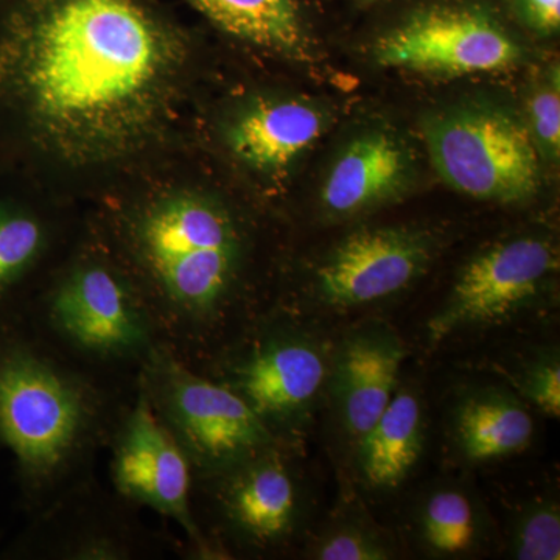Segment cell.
I'll return each instance as SVG.
<instances>
[{"instance_id":"19","label":"cell","mask_w":560,"mask_h":560,"mask_svg":"<svg viewBox=\"0 0 560 560\" xmlns=\"http://www.w3.org/2000/svg\"><path fill=\"white\" fill-rule=\"evenodd\" d=\"M357 466L374 489H394L415 469L423 445L422 405L410 390L394 394L388 407L355 441Z\"/></svg>"},{"instance_id":"12","label":"cell","mask_w":560,"mask_h":560,"mask_svg":"<svg viewBox=\"0 0 560 560\" xmlns=\"http://www.w3.org/2000/svg\"><path fill=\"white\" fill-rule=\"evenodd\" d=\"M559 271L555 243L521 235L475 254L455 280L444 307L429 323V340L492 326L528 311Z\"/></svg>"},{"instance_id":"16","label":"cell","mask_w":560,"mask_h":560,"mask_svg":"<svg viewBox=\"0 0 560 560\" xmlns=\"http://www.w3.org/2000/svg\"><path fill=\"white\" fill-rule=\"evenodd\" d=\"M329 128V113L301 98L248 106L228 130L235 156L254 171L275 173L293 164Z\"/></svg>"},{"instance_id":"24","label":"cell","mask_w":560,"mask_h":560,"mask_svg":"<svg viewBox=\"0 0 560 560\" xmlns=\"http://www.w3.org/2000/svg\"><path fill=\"white\" fill-rule=\"evenodd\" d=\"M530 138L540 158L558 161L560 154V80L559 68L551 69L528 101V120H525Z\"/></svg>"},{"instance_id":"27","label":"cell","mask_w":560,"mask_h":560,"mask_svg":"<svg viewBox=\"0 0 560 560\" xmlns=\"http://www.w3.org/2000/svg\"><path fill=\"white\" fill-rule=\"evenodd\" d=\"M363 2L371 3V2H377V0H363Z\"/></svg>"},{"instance_id":"11","label":"cell","mask_w":560,"mask_h":560,"mask_svg":"<svg viewBox=\"0 0 560 560\" xmlns=\"http://www.w3.org/2000/svg\"><path fill=\"white\" fill-rule=\"evenodd\" d=\"M523 51L488 11L474 5H434L415 11L383 33L374 46L385 68L433 77L503 72L521 62Z\"/></svg>"},{"instance_id":"14","label":"cell","mask_w":560,"mask_h":560,"mask_svg":"<svg viewBox=\"0 0 560 560\" xmlns=\"http://www.w3.org/2000/svg\"><path fill=\"white\" fill-rule=\"evenodd\" d=\"M412 178L407 145L393 132L366 131L338 154L320 187V208L329 219H355L399 200Z\"/></svg>"},{"instance_id":"1","label":"cell","mask_w":560,"mask_h":560,"mask_svg":"<svg viewBox=\"0 0 560 560\" xmlns=\"http://www.w3.org/2000/svg\"><path fill=\"white\" fill-rule=\"evenodd\" d=\"M184 50L153 0H0V150L130 153L164 119Z\"/></svg>"},{"instance_id":"7","label":"cell","mask_w":560,"mask_h":560,"mask_svg":"<svg viewBox=\"0 0 560 560\" xmlns=\"http://www.w3.org/2000/svg\"><path fill=\"white\" fill-rule=\"evenodd\" d=\"M434 171L475 200L518 205L540 187V154L525 120L492 105H463L423 121Z\"/></svg>"},{"instance_id":"4","label":"cell","mask_w":560,"mask_h":560,"mask_svg":"<svg viewBox=\"0 0 560 560\" xmlns=\"http://www.w3.org/2000/svg\"><path fill=\"white\" fill-rule=\"evenodd\" d=\"M55 268L33 294L22 319L86 370L138 381L161 345L127 272L98 241L81 246Z\"/></svg>"},{"instance_id":"23","label":"cell","mask_w":560,"mask_h":560,"mask_svg":"<svg viewBox=\"0 0 560 560\" xmlns=\"http://www.w3.org/2000/svg\"><path fill=\"white\" fill-rule=\"evenodd\" d=\"M313 559L386 560L394 556L390 541L366 523L345 522L329 528L311 547Z\"/></svg>"},{"instance_id":"10","label":"cell","mask_w":560,"mask_h":560,"mask_svg":"<svg viewBox=\"0 0 560 560\" xmlns=\"http://www.w3.org/2000/svg\"><path fill=\"white\" fill-rule=\"evenodd\" d=\"M109 486L139 510L168 518L183 533L184 555L213 559L194 511V470L186 453L151 407L138 381L110 434Z\"/></svg>"},{"instance_id":"5","label":"cell","mask_w":560,"mask_h":560,"mask_svg":"<svg viewBox=\"0 0 560 560\" xmlns=\"http://www.w3.org/2000/svg\"><path fill=\"white\" fill-rule=\"evenodd\" d=\"M191 511L213 559L285 550L304 518V492L290 442L219 474L194 477Z\"/></svg>"},{"instance_id":"26","label":"cell","mask_w":560,"mask_h":560,"mask_svg":"<svg viewBox=\"0 0 560 560\" xmlns=\"http://www.w3.org/2000/svg\"><path fill=\"white\" fill-rule=\"evenodd\" d=\"M523 24L539 35H555L560 27V0H512Z\"/></svg>"},{"instance_id":"3","label":"cell","mask_w":560,"mask_h":560,"mask_svg":"<svg viewBox=\"0 0 560 560\" xmlns=\"http://www.w3.org/2000/svg\"><path fill=\"white\" fill-rule=\"evenodd\" d=\"M136 386L68 359L24 319L0 326V451L25 518L94 477Z\"/></svg>"},{"instance_id":"15","label":"cell","mask_w":560,"mask_h":560,"mask_svg":"<svg viewBox=\"0 0 560 560\" xmlns=\"http://www.w3.org/2000/svg\"><path fill=\"white\" fill-rule=\"evenodd\" d=\"M405 359L399 335L383 324H368L341 342L334 361V397L345 429L359 440L396 394Z\"/></svg>"},{"instance_id":"8","label":"cell","mask_w":560,"mask_h":560,"mask_svg":"<svg viewBox=\"0 0 560 560\" xmlns=\"http://www.w3.org/2000/svg\"><path fill=\"white\" fill-rule=\"evenodd\" d=\"M326 370L307 337L261 313L200 372L234 390L280 441L290 442L311 415Z\"/></svg>"},{"instance_id":"22","label":"cell","mask_w":560,"mask_h":560,"mask_svg":"<svg viewBox=\"0 0 560 560\" xmlns=\"http://www.w3.org/2000/svg\"><path fill=\"white\" fill-rule=\"evenodd\" d=\"M510 552L518 560L560 559V512L555 501L523 508L510 529Z\"/></svg>"},{"instance_id":"13","label":"cell","mask_w":560,"mask_h":560,"mask_svg":"<svg viewBox=\"0 0 560 560\" xmlns=\"http://www.w3.org/2000/svg\"><path fill=\"white\" fill-rule=\"evenodd\" d=\"M438 242L430 231L410 226L364 228L330 250L315 272L324 304L352 308L393 296L430 267Z\"/></svg>"},{"instance_id":"9","label":"cell","mask_w":560,"mask_h":560,"mask_svg":"<svg viewBox=\"0 0 560 560\" xmlns=\"http://www.w3.org/2000/svg\"><path fill=\"white\" fill-rule=\"evenodd\" d=\"M97 477L62 493L0 551L7 560H154L183 552V541L154 530Z\"/></svg>"},{"instance_id":"17","label":"cell","mask_w":560,"mask_h":560,"mask_svg":"<svg viewBox=\"0 0 560 560\" xmlns=\"http://www.w3.org/2000/svg\"><path fill=\"white\" fill-rule=\"evenodd\" d=\"M55 231L39 209L0 187V326L24 318L47 268Z\"/></svg>"},{"instance_id":"2","label":"cell","mask_w":560,"mask_h":560,"mask_svg":"<svg viewBox=\"0 0 560 560\" xmlns=\"http://www.w3.org/2000/svg\"><path fill=\"white\" fill-rule=\"evenodd\" d=\"M98 242L130 278L162 348L194 370L261 315L246 289L248 235L215 198L161 195L110 221Z\"/></svg>"},{"instance_id":"18","label":"cell","mask_w":560,"mask_h":560,"mask_svg":"<svg viewBox=\"0 0 560 560\" xmlns=\"http://www.w3.org/2000/svg\"><path fill=\"white\" fill-rule=\"evenodd\" d=\"M453 434L464 458L486 463L526 451L533 441L534 422L521 397L482 389L459 401Z\"/></svg>"},{"instance_id":"20","label":"cell","mask_w":560,"mask_h":560,"mask_svg":"<svg viewBox=\"0 0 560 560\" xmlns=\"http://www.w3.org/2000/svg\"><path fill=\"white\" fill-rule=\"evenodd\" d=\"M217 28L264 49L304 60L308 38L298 0H187Z\"/></svg>"},{"instance_id":"25","label":"cell","mask_w":560,"mask_h":560,"mask_svg":"<svg viewBox=\"0 0 560 560\" xmlns=\"http://www.w3.org/2000/svg\"><path fill=\"white\" fill-rule=\"evenodd\" d=\"M522 399L529 401L550 418L560 416V364L558 353L540 355L522 364L510 375Z\"/></svg>"},{"instance_id":"21","label":"cell","mask_w":560,"mask_h":560,"mask_svg":"<svg viewBox=\"0 0 560 560\" xmlns=\"http://www.w3.org/2000/svg\"><path fill=\"white\" fill-rule=\"evenodd\" d=\"M488 525L466 490L442 488L425 497L418 511V537L430 555L460 558L480 550Z\"/></svg>"},{"instance_id":"6","label":"cell","mask_w":560,"mask_h":560,"mask_svg":"<svg viewBox=\"0 0 560 560\" xmlns=\"http://www.w3.org/2000/svg\"><path fill=\"white\" fill-rule=\"evenodd\" d=\"M138 381L190 460L194 477L219 474L280 444L241 396L158 346Z\"/></svg>"}]
</instances>
